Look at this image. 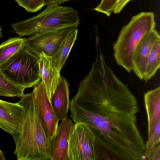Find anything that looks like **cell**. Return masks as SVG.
Wrapping results in <instances>:
<instances>
[{
	"instance_id": "cell-1",
	"label": "cell",
	"mask_w": 160,
	"mask_h": 160,
	"mask_svg": "<svg viewBox=\"0 0 160 160\" xmlns=\"http://www.w3.org/2000/svg\"><path fill=\"white\" fill-rule=\"evenodd\" d=\"M70 117L94 133L105 160H143L145 143L137 124V99L103 57L92 63L70 101Z\"/></svg>"
},
{
	"instance_id": "cell-2",
	"label": "cell",
	"mask_w": 160,
	"mask_h": 160,
	"mask_svg": "<svg viewBox=\"0 0 160 160\" xmlns=\"http://www.w3.org/2000/svg\"><path fill=\"white\" fill-rule=\"evenodd\" d=\"M19 101L22 106L18 129L12 136L18 160H50L52 142L38 118L32 92L24 94Z\"/></svg>"
},
{
	"instance_id": "cell-3",
	"label": "cell",
	"mask_w": 160,
	"mask_h": 160,
	"mask_svg": "<svg viewBox=\"0 0 160 160\" xmlns=\"http://www.w3.org/2000/svg\"><path fill=\"white\" fill-rule=\"evenodd\" d=\"M155 26L154 13L142 12L133 16L122 28L113 44V55L117 63L128 72L132 70L133 56L137 45Z\"/></svg>"
},
{
	"instance_id": "cell-4",
	"label": "cell",
	"mask_w": 160,
	"mask_h": 160,
	"mask_svg": "<svg viewBox=\"0 0 160 160\" xmlns=\"http://www.w3.org/2000/svg\"><path fill=\"white\" fill-rule=\"evenodd\" d=\"M80 19L77 10L59 5H47L45 9L28 19L13 23V31L21 38L71 27H77Z\"/></svg>"
},
{
	"instance_id": "cell-5",
	"label": "cell",
	"mask_w": 160,
	"mask_h": 160,
	"mask_svg": "<svg viewBox=\"0 0 160 160\" xmlns=\"http://www.w3.org/2000/svg\"><path fill=\"white\" fill-rule=\"evenodd\" d=\"M0 69L11 82L24 89L34 86L41 79L39 57L24 47L2 65Z\"/></svg>"
},
{
	"instance_id": "cell-6",
	"label": "cell",
	"mask_w": 160,
	"mask_h": 160,
	"mask_svg": "<svg viewBox=\"0 0 160 160\" xmlns=\"http://www.w3.org/2000/svg\"><path fill=\"white\" fill-rule=\"evenodd\" d=\"M69 160H105L95 135L83 122L74 123L68 142Z\"/></svg>"
},
{
	"instance_id": "cell-7",
	"label": "cell",
	"mask_w": 160,
	"mask_h": 160,
	"mask_svg": "<svg viewBox=\"0 0 160 160\" xmlns=\"http://www.w3.org/2000/svg\"><path fill=\"white\" fill-rule=\"evenodd\" d=\"M77 28L68 27L31 35L25 39L24 48L38 57L43 52L53 58L63 41Z\"/></svg>"
},
{
	"instance_id": "cell-8",
	"label": "cell",
	"mask_w": 160,
	"mask_h": 160,
	"mask_svg": "<svg viewBox=\"0 0 160 160\" xmlns=\"http://www.w3.org/2000/svg\"><path fill=\"white\" fill-rule=\"evenodd\" d=\"M32 92L38 118L48 138L52 142L59 121L54 112L42 80L34 86Z\"/></svg>"
},
{
	"instance_id": "cell-9",
	"label": "cell",
	"mask_w": 160,
	"mask_h": 160,
	"mask_svg": "<svg viewBox=\"0 0 160 160\" xmlns=\"http://www.w3.org/2000/svg\"><path fill=\"white\" fill-rule=\"evenodd\" d=\"M160 40L157 31L154 29L140 40L135 50L133 58L132 70L140 80H143L148 58L155 43Z\"/></svg>"
},
{
	"instance_id": "cell-10",
	"label": "cell",
	"mask_w": 160,
	"mask_h": 160,
	"mask_svg": "<svg viewBox=\"0 0 160 160\" xmlns=\"http://www.w3.org/2000/svg\"><path fill=\"white\" fill-rule=\"evenodd\" d=\"M61 121L52 143L50 160H69V140L74 124L67 116Z\"/></svg>"
},
{
	"instance_id": "cell-11",
	"label": "cell",
	"mask_w": 160,
	"mask_h": 160,
	"mask_svg": "<svg viewBox=\"0 0 160 160\" xmlns=\"http://www.w3.org/2000/svg\"><path fill=\"white\" fill-rule=\"evenodd\" d=\"M22 106L20 101L16 103L0 99V128L11 135L17 131Z\"/></svg>"
},
{
	"instance_id": "cell-12",
	"label": "cell",
	"mask_w": 160,
	"mask_h": 160,
	"mask_svg": "<svg viewBox=\"0 0 160 160\" xmlns=\"http://www.w3.org/2000/svg\"><path fill=\"white\" fill-rule=\"evenodd\" d=\"M42 80L43 82L48 95L50 100L59 83L61 76L54 66L52 58L42 52L39 56Z\"/></svg>"
},
{
	"instance_id": "cell-13",
	"label": "cell",
	"mask_w": 160,
	"mask_h": 160,
	"mask_svg": "<svg viewBox=\"0 0 160 160\" xmlns=\"http://www.w3.org/2000/svg\"><path fill=\"white\" fill-rule=\"evenodd\" d=\"M69 85L67 80L61 76L59 83L50 100L54 112L59 121L67 116L69 109Z\"/></svg>"
},
{
	"instance_id": "cell-14",
	"label": "cell",
	"mask_w": 160,
	"mask_h": 160,
	"mask_svg": "<svg viewBox=\"0 0 160 160\" xmlns=\"http://www.w3.org/2000/svg\"><path fill=\"white\" fill-rule=\"evenodd\" d=\"M144 99L148 118L149 138L160 119V87L145 93Z\"/></svg>"
},
{
	"instance_id": "cell-15",
	"label": "cell",
	"mask_w": 160,
	"mask_h": 160,
	"mask_svg": "<svg viewBox=\"0 0 160 160\" xmlns=\"http://www.w3.org/2000/svg\"><path fill=\"white\" fill-rule=\"evenodd\" d=\"M78 33L77 28L70 33L60 45L55 56L52 58L53 63L60 72L64 65L70 52L76 40Z\"/></svg>"
},
{
	"instance_id": "cell-16",
	"label": "cell",
	"mask_w": 160,
	"mask_h": 160,
	"mask_svg": "<svg viewBox=\"0 0 160 160\" xmlns=\"http://www.w3.org/2000/svg\"><path fill=\"white\" fill-rule=\"evenodd\" d=\"M25 38H11L0 45V67L15 53L24 47Z\"/></svg>"
},
{
	"instance_id": "cell-17",
	"label": "cell",
	"mask_w": 160,
	"mask_h": 160,
	"mask_svg": "<svg viewBox=\"0 0 160 160\" xmlns=\"http://www.w3.org/2000/svg\"><path fill=\"white\" fill-rule=\"evenodd\" d=\"M160 40L153 45L149 54L143 80L147 82L152 77L160 66Z\"/></svg>"
},
{
	"instance_id": "cell-18",
	"label": "cell",
	"mask_w": 160,
	"mask_h": 160,
	"mask_svg": "<svg viewBox=\"0 0 160 160\" xmlns=\"http://www.w3.org/2000/svg\"><path fill=\"white\" fill-rule=\"evenodd\" d=\"M0 89L13 96L21 97L24 90L14 84L6 78L0 69Z\"/></svg>"
},
{
	"instance_id": "cell-19",
	"label": "cell",
	"mask_w": 160,
	"mask_h": 160,
	"mask_svg": "<svg viewBox=\"0 0 160 160\" xmlns=\"http://www.w3.org/2000/svg\"><path fill=\"white\" fill-rule=\"evenodd\" d=\"M18 5L29 12H36L44 6V0H15Z\"/></svg>"
},
{
	"instance_id": "cell-20",
	"label": "cell",
	"mask_w": 160,
	"mask_h": 160,
	"mask_svg": "<svg viewBox=\"0 0 160 160\" xmlns=\"http://www.w3.org/2000/svg\"><path fill=\"white\" fill-rule=\"evenodd\" d=\"M118 0H102L100 3L93 9L98 12L110 16L113 13Z\"/></svg>"
},
{
	"instance_id": "cell-21",
	"label": "cell",
	"mask_w": 160,
	"mask_h": 160,
	"mask_svg": "<svg viewBox=\"0 0 160 160\" xmlns=\"http://www.w3.org/2000/svg\"><path fill=\"white\" fill-rule=\"evenodd\" d=\"M160 119L157 122L154 130L145 143L146 150H151L160 144Z\"/></svg>"
},
{
	"instance_id": "cell-22",
	"label": "cell",
	"mask_w": 160,
	"mask_h": 160,
	"mask_svg": "<svg viewBox=\"0 0 160 160\" xmlns=\"http://www.w3.org/2000/svg\"><path fill=\"white\" fill-rule=\"evenodd\" d=\"M145 155L146 159L148 160H160V144L151 150H146Z\"/></svg>"
},
{
	"instance_id": "cell-23",
	"label": "cell",
	"mask_w": 160,
	"mask_h": 160,
	"mask_svg": "<svg viewBox=\"0 0 160 160\" xmlns=\"http://www.w3.org/2000/svg\"><path fill=\"white\" fill-rule=\"evenodd\" d=\"M132 0H118L115 5L113 13L115 14L119 13L124 7Z\"/></svg>"
},
{
	"instance_id": "cell-24",
	"label": "cell",
	"mask_w": 160,
	"mask_h": 160,
	"mask_svg": "<svg viewBox=\"0 0 160 160\" xmlns=\"http://www.w3.org/2000/svg\"><path fill=\"white\" fill-rule=\"evenodd\" d=\"M72 0H44V5L54 4L59 5L65 2Z\"/></svg>"
},
{
	"instance_id": "cell-25",
	"label": "cell",
	"mask_w": 160,
	"mask_h": 160,
	"mask_svg": "<svg viewBox=\"0 0 160 160\" xmlns=\"http://www.w3.org/2000/svg\"><path fill=\"white\" fill-rule=\"evenodd\" d=\"M0 96H4L7 97H13L12 95L0 89Z\"/></svg>"
},
{
	"instance_id": "cell-26",
	"label": "cell",
	"mask_w": 160,
	"mask_h": 160,
	"mask_svg": "<svg viewBox=\"0 0 160 160\" xmlns=\"http://www.w3.org/2000/svg\"><path fill=\"white\" fill-rule=\"evenodd\" d=\"M5 159L4 153L0 149V160H5Z\"/></svg>"
},
{
	"instance_id": "cell-27",
	"label": "cell",
	"mask_w": 160,
	"mask_h": 160,
	"mask_svg": "<svg viewBox=\"0 0 160 160\" xmlns=\"http://www.w3.org/2000/svg\"><path fill=\"white\" fill-rule=\"evenodd\" d=\"M2 29L1 28V27L0 26V38L2 37L3 35L2 33Z\"/></svg>"
}]
</instances>
